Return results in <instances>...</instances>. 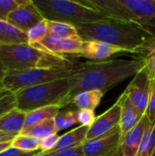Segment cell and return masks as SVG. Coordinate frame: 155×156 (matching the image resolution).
I'll list each match as a JSON object with an SVG mask.
<instances>
[{
    "label": "cell",
    "instance_id": "cell-1",
    "mask_svg": "<svg viewBox=\"0 0 155 156\" xmlns=\"http://www.w3.org/2000/svg\"><path fill=\"white\" fill-rule=\"evenodd\" d=\"M145 61L142 58L132 59L111 58L102 61H86L73 66L69 81L70 91L66 101L69 105L79 93L88 90H100L104 95L123 80L134 77L143 68Z\"/></svg>",
    "mask_w": 155,
    "mask_h": 156
},
{
    "label": "cell",
    "instance_id": "cell-2",
    "mask_svg": "<svg viewBox=\"0 0 155 156\" xmlns=\"http://www.w3.org/2000/svg\"><path fill=\"white\" fill-rule=\"evenodd\" d=\"M79 36L84 40H99L123 49L126 53L142 57L150 48L154 36L140 26L112 19L77 27Z\"/></svg>",
    "mask_w": 155,
    "mask_h": 156
},
{
    "label": "cell",
    "instance_id": "cell-3",
    "mask_svg": "<svg viewBox=\"0 0 155 156\" xmlns=\"http://www.w3.org/2000/svg\"><path fill=\"white\" fill-rule=\"evenodd\" d=\"M74 64L75 60L53 55L29 44L0 46V65L6 72L67 68Z\"/></svg>",
    "mask_w": 155,
    "mask_h": 156
},
{
    "label": "cell",
    "instance_id": "cell-4",
    "mask_svg": "<svg viewBox=\"0 0 155 156\" xmlns=\"http://www.w3.org/2000/svg\"><path fill=\"white\" fill-rule=\"evenodd\" d=\"M99 9L109 19L136 24L155 37V0H103Z\"/></svg>",
    "mask_w": 155,
    "mask_h": 156
},
{
    "label": "cell",
    "instance_id": "cell-5",
    "mask_svg": "<svg viewBox=\"0 0 155 156\" xmlns=\"http://www.w3.org/2000/svg\"><path fill=\"white\" fill-rule=\"evenodd\" d=\"M33 2L44 19L48 21L68 23L77 27L107 19L101 13L82 1L33 0Z\"/></svg>",
    "mask_w": 155,
    "mask_h": 156
},
{
    "label": "cell",
    "instance_id": "cell-6",
    "mask_svg": "<svg viewBox=\"0 0 155 156\" xmlns=\"http://www.w3.org/2000/svg\"><path fill=\"white\" fill-rule=\"evenodd\" d=\"M69 91V78L29 87L16 93V109L28 113L48 106L63 108L66 107Z\"/></svg>",
    "mask_w": 155,
    "mask_h": 156
},
{
    "label": "cell",
    "instance_id": "cell-7",
    "mask_svg": "<svg viewBox=\"0 0 155 156\" xmlns=\"http://www.w3.org/2000/svg\"><path fill=\"white\" fill-rule=\"evenodd\" d=\"M73 66L67 68L33 69L23 71L6 72L4 80V87L8 91L16 93L19 90L29 87L57 80L67 79L70 76Z\"/></svg>",
    "mask_w": 155,
    "mask_h": 156
},
{
    "label": "cell",
    "instance_id": "cell-8",
    "mask_svg": "<svg viewBox=\"0 0 155 156\" xmlns=\"http://www.w3.org/2000/svg\"><path fill=\"white\" fill-rule=\"evenodd\" d=\"M151 87L152 78L144 67L133 77L123 92L127 100L143 115H145L148 106Z\"/></svg>",
    "mask_w": 155,
    "mask_h": 156
},
{
    "label": "cell",
    "instance_id": "cell-9",
    "mask_svg": "<svg viewBox=\"0 0 155 156\" xmlns=\"http://www.w3.org/2000/svg\"><path fill=\"white\" fill-rule=\"evenodd\" d=\"M32 46L53 55L74 60V58L80 57L83 51L84 40L79 36L68 38H55L48 35L42 41Z\"/></svg>",
    "mask_w": 155,
    "mask_h": 156
},
{
    "label": "cell",
    "instance_id": "cell-10",
    "mask_svg": "<svg viewBox=\"0 0 155 156\" xmlns=\"http://www.w3.org/2000/svg\"><path fill=\"white\" fill-rule=\"evenodd\" d=\"M122 141L120 126L95 139L87 140L82 145L84 156H120L119 146Z\"/></svg>",
    "mask_w": 155,
    "mask_h": 156
},
{
    "label": "cell",
    "instance_id": "cell-11",
    "mask_svg": "<svg viewBox=\"0 0 155 156\" xmlns=\"http://www.w3.org/2000/svg\"><path fill=\"white\" fill-rule=\"evenodd\" d=\"M43 20L44 17L35 5L33 0H21L20 5L6 19L7 22L25 33Z\"/></svg>",
    "mask_w": 155,
    "mask_h": 156
},
{
    "label": "cell",
    "instance_id": "cell-12",
    "mask_svg": "<svg viewBox=\"0 0 155 156\" xmlns=\"http://www.w3.org/2000/svg\"><path fill=\"white\" fill-rule=\"evenodd\" d=\"M121 113L122 106L121 101L118 99L111 108L96 118L94 123L89 129L87 140L95 139L119 126L121 122Z\"/></svg>",
    "mask_w": 155,
    "mask_h": 156
},
{
    "label": "cell",
    "instance_id": "cell-13",
    "mask_svg": "<svg viewBox=\"0 0 155 156\" xmlns=\"http://www.w3.org/2000/svg\"><path fill=\"white\" fill-rule=\"evenodd\" d=\"M149 124L150 121L147 116L144 115L141 122L122 138L119 146L120 156H136L144 133Z\"/></svg>",
    "mask_w": 155,
    "mask_h": 156
},
{
    "label": "cell",
    "instance_id": "cell-14",
    "mask_svg": "<svg viewBox=\"0 0 155 156\" xmlns=\"http://www.w3.org/2000/svg\"><path fill=\"white\" fill-rule=\"evenodd\" d=\"M126 53L123 49L99 40L84 41L83 51L79 58H85L90 61H102L110 59L116 54Z\"/></svg>",
    "mask_w": 155,
    "mask_h": 156
},
{
    "label": "cell",
    "instance_id": "cell-15",
    "mask_svg": "<svg viewBox=\"0 0 155 156\" xmlns=\"http://www.w3.org/2000/svg\"><path fill=\"white\" fill-rule=\"evenodd\" d=\"M119 100L121 101L122 106V113H121V122H120V129L122 133V138L132 128H134L143 118V114H142L125 97L122 93Z\"/></svg>",
    "mask_w": 155,
    "mask_h": 156
},
{
    "label": "cell",
    "instance_id": "cell-16",
    "mask_svg": "<svg viewBox=\"0 0 155 156\" xmlns=\"http://www.w3.org/2000/svg\"><path fill=\"white\" fill-rule=\"evenodd\" d=\"M89 129L90 127L88 126L79 125V127L64 133L63 135L59 136V139L56 146L50 152L69 150V149H73V148L82 145L87 140V134H88Z\"/></svg>",
    "mask_w": 155,
    "mask_h": 156
},
{
    "label": "cell",
    "instance_id": "cell-17",
    "mask_svg": "<svg viewBox=\"0 0 155 156\" xmlns=\"http://www.w3.org/2000/svg\"><path fill=\"white\" fill-rule=\"evenodd\" d=\"M26 113L15 108L0 118V132L18 135L24 129Z\"/></svg>",
    "mask_w": 155,
    "mask_h": 156
},
{
    "label": "cell",
    "instance_id": "cell-18",
    "mask_svg": "<svg viewBox=\"0 0 155 156\" xmlns=\"http://www.w3.org/2000/svg\"><path fill=\"white\" fill-rule=\"evenodd\" d=\"M28 44L26 33L19 30L6 20L0 19V46Z\"/></svg>",
    "mask_w": 155,
    "mask_h": 156
},
{
    "label": "cell",
    "instance_id": "cell-19",
    "mask_svg": "<svg viewBox=\"0 0 155 156\" xmlns=\"http://www.w3.org/2000/svg\"><path fill=\"white\" fill-rule=\"evenodd\" d=\"M104 94L100 90H88L77 94L71 101L70 104L77 110H92L94 111L100 103Z\"/></svg>",
    "mask_w": 155,
    "mask_h": 156
},
{
    "label": "cell",
    "instance_id": "cell-20",
    "mask_svg": "<svg viewBox=\"0 0 155 156\" xmlns=\"http://www.w3.org/2000/svg\"><path fill=\"white\" fill-rule=\"evenodd\" d=\"M60 109L61 108L58 106H48L26 113L23 131L31 128L47 120L54 119L57 116V114L60 112Z\"/></svg>",
    "mask_w": 155,
    "mask_h": 156
},
{
    "label": "cell",
    "instance_id": "cell-21",
    "mask_svg": "<svg viewBox=\"0 0 155 156\" xmlns=\"http://www.w3.org/2000/svg\"><path fill=\"white\" fill-rule=\"evenodd\" d=\"M48 36L55 38H68L79 36L75 26L57 21H48Z\"/></svg>",
    "mask_w": 155,
    "mask_h": 156
},
{
    "label": "cell",
    "instance_id": "cell-22",
    "mask_svg": "<svg viewBox=\"0 0 155 156\" xmlns=\"http://www.w3.org/2000/svg\"><path fill=\"white\" fill-rule=\"evenodd\" d=\"M55 133H58V132L55 126L54 119H51V120H47L43 122H40L31 128L24 130L21 132L20 134H25V135H28V136H31L39 140H43Z\"/></svg>",
    "mask_w": 155,
    "mask_h": 156
},
{
    "label": "cell",
    "instance_id": "cell-23",
    "mask_svg": "<svg viewBox=\"0 0 155 156\" xmlns=\"http://www.w3.org/2000/svg\"><path fill=\"white\" fill-rule=\"evenodd\" d=\"M136 156H155V122L147 127Z\"/></svg>",
    "mask_w": 155,
    "mask_h": 156
},
{
    "label": "cell",
    "instance_id": "cell-24",
    "mask_svg": "<svg viewBox=\"0 0 155 156\" xmlns=\"http://www.w3.org/2000/svg\"><path fill=\"white\" fill-rule=\"evenodd\" d=\"M40 144L41 140L39 139L25 134H18L11 142V146L26 152H37L40 151Z\"/></svg>",
    "mask_w": 155,
    "mask_h": 156
},
{
    "label": "cell",
    "instance_id": "cell-25",
    "mask_svg": "<svg viewBox=\"0 0 155 156\" xmlns=\"http://www.w3.org/2000/svg\"><path fill=\"white\" fill-rule=\"evenodd\" d=\"M54 122H55L57 132L62 131L68 127H70L76 123H79L78 110L59 112L57 114V116L54 118Z\"/></svg>",
    "mask_w": 155,
    "mask_h": 156
},
{
    "label": "cell",
    "instance_id": "cell-26",
    "mask_svg": "<svg viewBox=\"0 0 155 156\" xmlns=\"http://www.w3.org/2000/svg\"><path fill=\"white\" fill-rule=\"evenodd\" d=\"M48 21L44 19L43 21L32 27L26 32L28 44L34 45L42 41L48 36Z\"/></svg>",
    "mask_w": 155,
    "mask_h": 156
},
{
    "label": "cell",
    "instance_id": "cell-27",
    "mask_svg": "<svg viewBox=\"0 0 155 156\" xmlns=\"http://www.w3.org/2000/svg\"><path fill=\"white\" fill-rule=\"evenodd\" d=\"M15 108H16V93L7 90L0 91V118Z\"/></svg>",
    "mask_w": 155,
    "mask_h": 156
},
{
    "label": "cell",
    "instance_id": "cell-28",
    "mask_svg": "<svg viewBox=\"0 0 155 156\" xmlns=\"http://www.w3.org/2000/svg\"><path fill=\"white\" fill-rule=\"evenodd\" d=\"M144 59L145 67L153 80H155V37L153 40L148 50L142 57H139Z\"/></svg>",
    "mask_w": 155,
    "mask_h": 156
},
{
    "label": "cell",
    "instance_id": "cell-29",
    "mask_svg": "<svg viewBox=\"0 0 155 156\" xmlns=\"http://www.w3.org/2000/svg\"><path fill=\"white\" fill-rule=\"evenodd\" d=\"M21 0H0V19L6 20L8 16L20 5Z\"/></svg>",
    "mask_w": 155,
    "mask_h": 156
},
{
    "label": "cell",
    "instance_id": "cell-30",
    "mask_svg": "<svg viewBox=\"0 0 155 156\" xmlns=\"http://www.w3.org/2000/svg\"><path fill=\"white\" fill-rule=\"evenodd\" d=\"M96 118L95 112L92 110H78V122L81 126L90 127L94 123Z\"/></svg>",
    "mask_w": 155,
    "mask_h": 156
},
{
    "label": "cell",
    "instance_id": "cell-31",
    "mask_svg": "<svg viewBox=\"0 0 155 156\" xmlns=\"http://www.w3.org/2000/svg\"><path fill=\"white\" fill-rule=\"evenodd\" d=\"M145 115L147 116L150 122H155V80L152 79V87H151V94L148 102V106L146 109Z\"/></svg>",
    "mask_w": 155,
    "mask_h": 156
},
{
    "label": "cell",
    "instance_id": "cell-32",
    "mask_svg": "<svg viewBox=\"0 0 155 156\" xmlns=\"http://www.w3.org/2000/svg\"><path fill=\"white\" fill-rule=\"evenodd\" d=\"M37 156H84L82 147L78 146L73 149L58 151V152H48V153H40Z\"/></svg>",
    "mask_w": 155,
    "mask_h": 156
},
{
    "label": "cell",
    "instance_id": "cell-33",
    "mask_svg": "<svg viewBox=\"0 0 155 156\" xmlns=\"http://www.w3.org/2000/svg\"><path fill=\"white\" fill-rule=\"evenodd\" d=\"M59 139V136L58 135V133L52 134L43 140H41V144H40V151L42 153H48L50 152L51 150L54 149V147L56 146L58 141Z\"/></svg>",
    "mask_w": 155,
    "mask_h": 156
},
{
    "label": "cell",
    "instance_id": "cell-34",
    "mask_svg": "<svg viewBox=\"0 0 155 156\" xmlns=\"http://www.w3.org/2000/svg\"><path fill=\"white\" fill-rule=\"evenodd\" d=\"M41 153V151L37 152H26L15 147H9L6 150L0 153V156H37Z\"/></svg>",
    "mask_w": 155,
    "mask_h": 156
},
{
    "label": "cell",
    "instance_id": "cell-35",
    "mask_svg": "<svg viewBox=\"0 0 155 156\" xmlns=\"http://www.w3.org/2000/svg\"><path fill=\"white\" fill-rule=\"evenodd\" d=\"M16 136V135L9 134V133H3V132H0V143L12 142Z\"/></svg>",
    "mask_w": 155,
    "mask_h": 156
},
{
    "label": "cell",
    "instance_id": "cell-36",
    "mask_svg": "<svg viewBox=\"0 0 155 156\" xmlns=\"http://www.w3.org/2000/svg\"><path fill=\"white\" fill-rule=\"evenodd\" d=\"M5 74H6V71L0 65V91L5 90V87H4V80H5Z\"/></svg>",
    "mask_w": 155,
    "mask_h": 156
},
{
    "label": "cell",
    "instance_id": "cell-37",
    "mask_svg": "<svg viewBox=\"0 0 155 156\" xmlns=\"http://www.w3.org/2000/svg\"><path fill=\"white\" fill-rule=\"evenodd\" d=\"M11 147V142H7V143H0V153H2L3 151L6 150L7 148Z\"/></svg>",
    "mask_w": 155,
    "mask_h": 156
}]
</instances>
